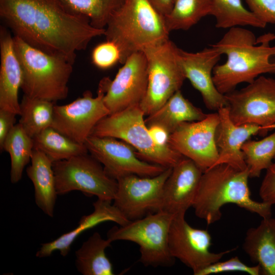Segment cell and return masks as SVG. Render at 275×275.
I'll list each match as a JSON object with an SVG mask.
<instances>
[{
  "mask_svg": "<svg viewBox=\"0 0 275 275\" xmlns=\"http://www.w3.org/2000/svg\"><path fill=\"white\" fill-rule=\"evenodd\" d=\"M0 16L14 36L73 64L77 51L105 33L87 17L68 11L60 0H0Z\"/></svg>",
  "mask_w": 275,
  "mask_h": 275,
  "instance_id": "obj_1",
  "label": "cell"
},
{
  "mask_svg": "<svg viewBox=\"0 0 275 275\" xmlns=\"http://www.w3.org/2000/svg\"><path fill=\"white\" fill-rule=\"evenodd\" d=\"M275 35L265 34L258 38L242 26L229 29L223 37L212 44L226 61L214 67V84L225 95L235 90L240 84H250L264 74H275V45L270 42Z\"/></svg>",
  "mask_w": 275,
  "mask_h": 275,
  "instance_id": "obj_2",
  "label": "cell"
},
{
  "mask_svg": "<svg viewBox=\"0 0 275 275\" xmlns=\"http://www.w3.org/2000/svg\"><path fill=\"white\" fill-rule=\"evenodd\" d=\"M248 169L226 163L203 172L192 207L196 215L210 225L222 217V207L234 204L262 218L271 216V205L253 200L249 186Z\"/></svg>",
  "mask_w": 275,
  "mask_h": 275,
  "instance_id": "obj_3",
  "label": "cell"
},
{
  "mask_svg": "<svg viewBox=\"0 0 275 275\" xmlns=\"http://www.w3.org/2000/svg\"><path fill=\"white\" fill-rule=\"evenodd\" d=\"M169 33L164 16L148 0H125L110 18L104 35L117 45L123 64L133 53L169 40Z\"/></svg>",
  "mask_w": 275,
  "mask_h": 275,
  "instance_id": "obj_4",
  "label": "cell"
},
{
  "mask_svg": "<svg viewBox=\"0 0 275 275\" xmlns=\"http://www.w3.org/2000/svg\"><path fill=\"white\" fill-rule=\"evenodd\" d=\"M14 47L21 65V89L29 97L56 102L68 94L73 63L64 57L36 48L17 36Z\"/></svg>",
  "mask_w": 275,
  "mask_h": 275,
  "instance_id": "obj_5",
  "label": "cell"
},
{
  "mask_svg": "<svg viewBox=\"0 0 275 275\" xmlns=\"http://www.w3.org/2000/svg\"><path fill=\"white\" fill-rule=\"evenodd\" d=\"M144 116L140 104L131 106L102 119L91 135L120 139L137 150L140 159L165 168L174 167L184 156L168 144L156 143L145 124Z\"/></svg>",
  "mask_w": 275,
  "mask_h": 275,
  "instance_id": "obj_6",
  "label": "cell"
},
{
  "mask_svg": "<svg viewBox=\"0 0 275 275\" xmlns=\"http://www.w3.org/2000/svg\"><path fill=\"white\" fill-rule=\"evenodd\" d=\"M173 216L162 211L150 213L125 225L112 228L107 238L112 242L125 240L138 244L140 261L145 266H172L175 259L169 251L168 236Z\"/></svg>",
  "mask_w": 275,
  "mask_h": 275,
  "instance_id": "obj_7",
  "label": "cell"
},
{
  "mask_svg": "<svg viewBox=\"0 0 275 275\" xmlns=\"http://www.w3.org/2000/svg\"><path fill=\"white\" fill-rule=\"evenodd\" d=\"M178 47L170 39L143 51L147 62L148 85L140 103L145 116L159 109L186 79L178 57Z\"/></svg>",
  "mask_w": 275,
  "mask_h": 275,
  "instance_id": "obj_8",
  "label": "cell"
},
{
  "mask_svg": "<svg viewBox=\"0 0 275 275\" xmlns=\"http://www.w3.org/2000/svg\"><path fill=\"white\" fill-rule=\"evenodd\" d=\"M58 195L78 190L87 196L112 202L118 188L102 164L88 153L52 163Z\"/></svg>",
  "mask_w": 275,
  "mask_h": 275,
  "instance_id": "obj_9",
  "label": "cell"
},
{
  "mask_svg": "<svg viewBox=\"0 0 275 275\" xmlns=\"http://www.w3.org/2000/svg\"><path fill=\"white\" fill-rule=\"evenodd\" d=\"M231 120L275 129V79L261 75L240 89L225 95Z\"/></svg>",
  "mask_w": 275,
  "mask_h": 275,
  "instance_id": "obj_10",
  "label": "cell"
},
{
  "mask_svg": "<svg viewBox=\"0 0 275 275\" xmlns=\"http://www.w3.org/2000/svg\"><path fill=\"white\" fill-rule=\"evenodd\" d=\"M105 93L102 78L96 97L87 90L70 103L54 105L51 127L72 141L85 145L97 123L109 115L103 101Z\"/></svg>",
  "mask_w": 275,
  "mask_h": 275,
  "instance_id": "obj_11",
  "label": "cell"
},
{
  "mask_svg": "<svg viewBox=\"0 0 275 275\" xmlns=\"http://www.w3.org/2000/svg\"><path fill=\"white\" fill-rule=\"evenodd\" d=\"M172 169L153 177L132 174L119 178L113 205L130 221L160 211L163 186Z\"/></svg>",
  "mask_w": 275,
  "mask_h": 275,
  "instance_id": "obj_12",
  "label": "cell"
},
{
  "mask_svg": "<svg viewBox=\"0 0 275 275\" xmlns=\"http://www.w3.org/2000/svg\"><path fill=\"white\" fill-rule=\"evenodd\" d=\"M185 214H175L168 236V245L172 256L190 268L194 274L235 250L219 253L210 251L211 236L207 230L191 227L185 220Z\"/></svg>",
  "mask_w": 275,
  "mask_h": 275,
  "instance_id": "obj_13",
  "label": "cell"
},
{
  "mask_svg": "<svg viewBox=\"0 0 275 275\" xmlns=\"http://www.w3.org/2000/svg\"><path fill=\"white\" fill-rule=\"evenodd\" d=\"M85 145L89 153L103 166L107 174L116 180L132 174L153 177L167 169L140 159L134 148L116 138L90 135Z\"/></svg>",
  "mask_w": 275,
  "mask_h": 275,
  "instance_id": "obj_14",
  "label": "cell"
},
{
  "mask_svg": "<svg viewBox=\"0 0 275 275\" xmlns=\"http://www.w3.org/2000/svg\"><path fill=\"white\" fill-rule=\"evenodd\" d=\"M218 122L216 112L207 114L202 120L183 123L170 135L168 145L204 172L218 158L215 138Z\"/></svg>",
  "mask_w": 275,
  "mask_h": 275,
  "instance_id": "obj_15",
  "label": "cell"
},
{
  "mask_svg": "<svg viewBox=\"0 0 275 275\" xmlns=\"http://www.w3.org/2000/svg\"><path fill=\"white\" fill-rule=\"evenodd\" d=\"M103 80L105 86L103 101L109 115L140 104L148 85V66L144 53H133L127 59L113 80L108 77H104Z\"/></svg>",
  "mask_w": 275,
  "mask_h": 275,
  "instance_id": "obj_16",
  "label": "cell"
},
{
  "mask_svg": "<svg viewBox=\"0 0 275 275\" xmlns=\"http://www.w3.org/2000/svg\"><path fill=\"white\" fill-rule=\"evenodd\" d=\"M177 53L186 79L200 93L205 106L216 112L227 106L225 95L216 89L212 77L213 69L218 64L222 53L212 45L197 52L178 48Z\"/></svg>",
  "mask_w": 275,
  "mask_h": 275,
  "instance_id": "obj_17",
  "label": "cell"
},
{
  "mask_svg": "<svg viewBox=\"0 0 275 275\" xmlns=\"http://www.w3.org/2000/svg\"><path fill=\"white\" fill-rule=\"evenodd\" d=\"M203 173L195 162L183 157L172 168L164 183L160 211L185 214L193 206Z\"/></svg>",
  "mask_w": 275,
  "mask_h": 275,
  "instance_id": "obj_18",
  "label": "cell"
},
{
  "mask_svg": "<svg viewBox=\"0 0 275 275\" xmlns=\"http://www.w3.org/2000/svg\"><path fill=\"white\" fill-rule=\"evenodd\" d=\"M217 112L219 122L215 138L218 158L214 166L226 163L240 170L248 169L241 150L242 145L252 136L258 134L264 136L269 131L254 124H235L230 118L227 106L220 108Z\"/></svg>",
  "mask_w": 275,
  "mask_h": 275,
  "instance_id": "obj_19",
  "label": "cell"
},
{
  "mask_svg": "<svg viewBox=\"0 0 275 275\" xmlns=\"http://www.w3.org/2000/svg\"><path fill=\"white\" fill-rule=\"evenodd\" d=\"M0 109L20 115L18 92L22 72L14 49L13 37L3 26L0 29Z\"/></svg>",
  "mask_w": 275,
  "mask_h": 275,
  "instance_id": "obj_20",
  "label": "cell"
},
{
  "mask_svg": "<svg viewBox=\"0 0 275 275\" xmlns=\"http://www.w3.org/2000/svg\"><path fill=\"white\" fill-rule=\"evenodd\" d=\"M93 206L94 211L83 216L75 228L53 241L42 244L36 253V257L40 258L47 257L57 251H59L62 256L65 257L68 254L74 240L86 230L106 221L114 222L120 226L125 225L130 222L112 204L111 201L98 199L93 203Z\"/></svg>",
  "mask_w": 275,
  "mask_h": 275,
  "instance_id": "obj_21",
  "label": "cell"
},
{
  "mask_svg": "<svg viewBox=\"0 0 275 275\" xmlns=\"http://www.w3.org/2000/svg\"><path fill=\"white\" fill-rule=\"evenodd\" d=\"M242 249L259 265L261 274L275 275V218H262L258 226L249 229Z\"/></svg>",
  "mask_w": 275,
  "mask_h": 275,
  "instance_id": "obj_22",
  "label": "cell"
},
{
  "mask_svg": "<svg viewBox=\"0 0 275 275\" xmlns=\"http://www.w3.org/2000/svg\"><path fill=\"white\" fill-rule=\"evenodd\" d=\"M31 162L26 172L34 185L35 203L45 214L52 217L58 195L53 162L43 152L34 149Z\"/></svg>",
  "mask_w": 275,
  "mask_h": 275,
  "instance_id": "obj_23",
  "label": "cell"
},
{
  "mask_svg": "<svg viewBox=\"0 0 275 275\" xmlns=\"http://www.w3.org/2000/svg\"><path fill=\"white\" fill-rule=\"evenodd\" d=\"M207 115L177 91L159 109L145 119L147 127L157 125L170 134L182 123L204 119Z\"/></svg>",
  "mask_w": 275,
  "mask_h": 275,
  "instance_id": "obj_24",
  "label": "cell"
},
{
  "mask_svg": "<svg viewBox=\"0 0 275 275\" xmlns=\"http://www.w3.org/2000/svg\"><path fill=\"white\" fill-rule=\"evenodd\" d=\"M112 242L94 233L75 253V266L83 275H113V265L105 254Z\"/></svg>",
  "mask_w": 275,
  "mask_h": 275,
  "instance_id": "obj_25",
  "label": "cell"
},
{
  "mask_svg": "<svg viewBox=\"0 0 275 275\" xmlns=\"http://www.w3.org/2000/svg\"><path fill=\"white\" fill-rule=\"evenodd\" d=\"M33 139L34 149L43 152L53 162L89 153L85 145L72 141L52 127L44 129Z\"/></svg>",
  "mask_w": 275,
  "mask_h": 275,
  "instance_id": "obj_26",
  "label": "cell"
},
{
  "mask_svg": "<svg viewBox=\"0 0 275 275\" xmlns=\"http://www.w3.org/2000/svg\"><path fill=\"white\" fill-rule=\"evenodd\" d=\"M211 0H173L170 12L164 16L169 32L175 30L186 31L203 17L211 15Z\"/></svg>",
  "mask_w": 275,
  "mask_h": 275,
  "instance_id": "obj_27",
  "label": "cell"
},
{
  "mask_svg": "<svg viewBox=\"0 0 275 275\" xmlns=\"http://www.w3.org/2000/svg\"><path fill=\"white\" fill-rule=\"evenodd\" d=\"M54 102L24 95L21 102L19 123L31 138L51 127Z\"/></svg>",
  "mask_w": 275,
  "mask_h": 275,
  "instance_id": "obj_28",
  "label": "cell"
},
{
  "mask_svg": "<svg viewBox=\"0 0 275 275\" xmlns=\"http://www.w3.org/2000/svg\"><path fill=\"white\" fill-rule=\"evenodd\" d=\"M34 149V142L18 123L8 134L3 145V150L11 158L10 180L12 183L19 182L23 170L31 161Z\"/></svg>",
  "mask_w": 275,
  "mask_h": 275,
  "instance_id": "obj_29",
  "label": "cell"
},
{
  "mask_svg": "<svg viewBox=\"0 0 275 275\" xmlns=\"http://www.w3.org/2000/svg\"><path fill=\"white\" fill-rule=\"evenodd\" d=\"M211 1L212 15L215 18V26L217 28L230 29L244 26L264 28L266 25L243 6L241 0Z\"/></svg>",
  "mask_w": 275,
  "mask_h": 275,
  "instance_id": "obj_30",
  "label": "cell"
},
{
  "mask_svg": "<svg viewBox=\"0 0 275 275\" xmlns=\"http://www.w3.org/2000/svg\"><path fill=\"white\" fill-rule=\"evenodd\" d=\"M70 12L89 18L95 28L105 29L112 15L125 0H60Z\"/></svg>",
  "mask_w": 275,
  "mask_h": 275,
  "instance_id": "obj_31",
  "label": "cell"
},
{
  "mask_svg": "<svg viewBox=\"0 0 275 275\" xmlns=\"http://www.w3.org/2000/svg\"><path fill=\"white\" fill-rule=\"evenodd\" d=\"M250 178L259 177L273 162L275 131L260 140L246 141L241 148Z\"/></svg>",
  "mask_w": 275,
  "mask_h": 275,
  "instance_id": "obj_32",
  "label": "cell"
},
{
  "mask_svg": "<svg viewBox=\"0 0 275 275\" xmlns=\"http://www.w3.org/2000/svg\"><path fill=\"white\" fill-rule=\"evenodd\" d=\"M240 271L251 275L261 274L259 265L249 266L243 263L237 256L226 261L220 260L211 264L199 271L196 275H209L227 272Z\"/></svg>",
  "mask_w": 275,
  "mask_h": 275,
  "instance_id": "obj_33",
  "label": "cell"
},
{
  "mask_svg": "<svg viewBox=\"0 0 275 275\" xmlns=\"http://www.w3.org/2000/svg\"><path fill=\"white\" fill-rule=\"evenodd\" d=\"M121 53L117 45L114 42L106 40L96 45L92 50V63L101 69H109L120 63Z\"/></svg>",
  "mask_w": 275,
  "mask_h": 275,
  "instance_id": "obj_34",
  "label": "cell"
},
{
  "mask_svg": "<svg viewBox=\"0 0 275 275\" xmlns=\"http://www.w3.org/2000/svg\"><path fill=\"white\" fill-rule=\"evenodd\" d=\"M250 11L266 24L275 23V0H245Z\"/></svg>",
  "mask_w": 275,
  "mask_h": 275,
  "instance_id": "obj_35",
  "label": "cell"
},
{
  "mask_svg": "<svg viewBox=\"0 0 275 275\" xmlns=\"http://www.w3.org/2000/svg\"><path fill=\"white\" fill-rule=\"evenodd\" d=\"M266 170L260 187L259 196L262 202L272 206L275 204V162Z\"/></svg>",
  "mask_w": 275,
  "mask_h": 275,
  "instance_id": "obj_36",
  "label": "cell"
},
{
  "mask_svg": "<svg viewBox=\"0 0 275 275\" xmlns=\"http://www.w3.org/2000/svg\"><path fill=\"white\" fill-rule=\"evenodd\" d=\"M15 114L0 109V150L3 151L4 142L16 122Z\"/></svg>",
  "mask_w": 275,
  "mask_h": 275,
  "instance_id": "obj_37",
  "label": "cell"
},
{
  "mask_svg": "<svg viewBox=\"0 0 275 275\" xmlns=\"http://www.w3.org/2000/svg\"><path fill=\"white\" fill-rule=\"evenodd\" d=\"M150 133L156 143L160 145L168 144L169 133L162 127L157 125L148 127Z\"/></svg>",
  "mask_w": 275,
  "mask_h": 275,
  "instance_id": "obj_38",
  "label": "cell"
},
{
  "mask_svg": "<svg viewBox=\"0 0 275 275\" xmlns=\"http://www.w3.org/2000/svg\"><path fill=\"white\" fill-rule=\"evenodd\" d=\"M162 16L168 15L173 7V0H148Z\"/></svg>",
  "mask_w": 275,
  "mask_h": 275,
  "instance_id": "obj_39",
  "label": "cell"
},
{
  "mask_svg": "<svg viewBox=\"0 0 275 275\" xmlns=\"http://www.w3.org/2000/svg\"><path fill=\"white\" fill-rule=\"evenodd\" d=\"M274 162H275V157L274 158V160H273Z\"/></svg>",
  "mask_w": 275,
  "mask_h": 275,
  "instance_id": "obj_40",
  "label": "cell"
}]
</instances>
